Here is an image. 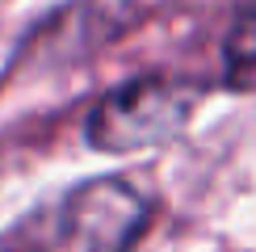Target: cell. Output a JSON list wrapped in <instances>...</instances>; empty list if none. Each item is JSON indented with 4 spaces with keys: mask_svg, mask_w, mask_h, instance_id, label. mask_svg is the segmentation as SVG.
Here are the masks:
<instances>
[{
    "mask_svg": "<svg viewBox=\"0 0 256 252\" xmlns=\"http://www.w3.org/2000/svg\"><path fill=\"white\" fill-rule=\"evenodd\" d=\"M147 227V198L118 176L76 185L0 240V252H130Z\"/></svg>",
    "mask_w": 256,
    "mask_h": 252,
    "instance_id": "1",
    "label": "cell"
},
{
    "mask_svg": "<svg viewBox=\"0 0 256 252\" xmlns=\"http://www.w3.org/2000/svg\"><path fill=\"white\" fill-rule=\"evenodd\" d=\"M222 80L227 88L256 92V4L244 8L222 38Z\"/></svg>",
    "mask_w": 256,
    "mask_h": 252,
    "instance_id": "3",
    "label": "cell"
},
{
    "mask_svg": "<svg viewBox=\"0 0 256 252\" xmlns=\"http://www.w3.org/2000/svg\"><path fill=\"white\" fill-rule=\"evenodd\" d=\"M198 101L202 88L185 80H160V76L130 80L97 101V110L88 114V126H84V139L110 156L164 147L185 130Z\"/></svg>",
    "mask_w": 256,
    "mask_h": 252,
    "instance_id": "2",
    "label": "cell"
}]
</instances>
